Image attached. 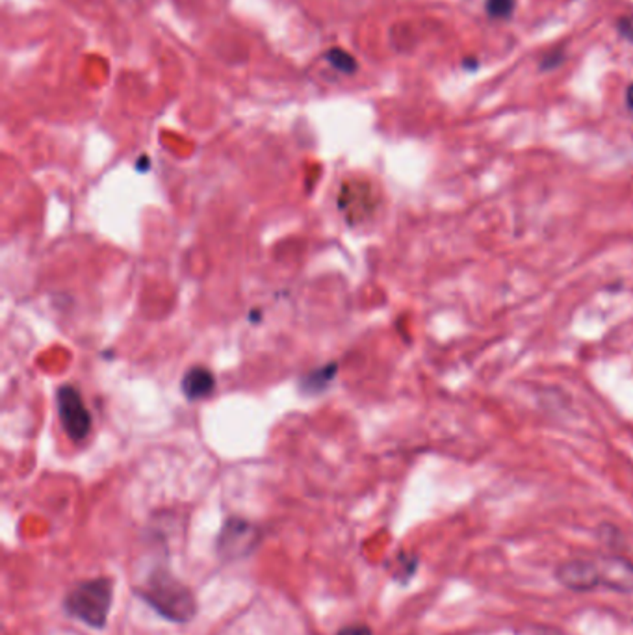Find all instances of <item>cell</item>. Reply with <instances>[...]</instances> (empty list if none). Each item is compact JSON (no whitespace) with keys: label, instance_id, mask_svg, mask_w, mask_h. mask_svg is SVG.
I'll return each instance as SVG.
<instances>
[{"label":"cell","instance_id":"6da1fadb","mask_svg":"<svg viewBox=\"0 0 633 635\" xmlns=\"http://www.w3.org/2000/svg\"><path fill=\"white\" fill-rule=\"evenodd\" d=\"M136 595L170 622L186 624L197 615V600L193 591L168 568L152 570L143 581V586L136 588Z\"/></svg>","mask_w":633,"mask_h":635},{"label":"cell","instance_id":"7a4b0ae2","mask_svg":"<svg viewBox=\"0 0 633 635\" xmlns=\"http://www.w3.org/2000/svg\"><path fill=\"white\" fill-rule=\"evenodd\" d=\"M112 604L114 579L104 576L78 581L64 599L66 613L93 630H102L107 626Z\"/></svg>","mask_w":633,"mask_h":635},{"label":"cell","instance_id":"3957f363","mask_svg":"<svg viewBox=\"0 0 633 635\" xmlns=\"http://www.w3.org/2000/svg\"><path fill=\"white\" fill-rule=\"evenodd\" d=\"M260 543V532L258 527L244 518H229L216 541V552L223 561H236L244 559Z\"/></svg>","mask_w":633,"mask_h":635},{"label":"cell","instance_id":"277c9868","mask_svg":"<svg viewBox=\"0 0 633 635\" xmlns=\"http://www.w3.org/2000/svg\"><path fill=\"white\" fill-rule=\"evenodd\" d=\"M58 401V416L62 428L71 441H84L91 432V414L82 400L78 389L71 385H64L57 392Z\"/></svg>","mask_w":633,"mask_h":635},{"label":"cell","instance_id":"5b68a950","mask_svg":"<svg viewBox=\"0 0 633 635\" xmlns=\"http://www.w3.org/2000/svg\"><path fill=\"white\" fill-rule=\"evenodd\" d=\"M555 579L574 593H591L600 588V574L595 559H568L557 565Z\"/></svg>","mask_w":633,"mask_h":635},{"label":"cell","instance_id":"8992f818","mask_svg":"<svg viewBox=\"0 0 633 635\" xmlns=\"http://www.w3.org/2000/svg\"><path fill=\"white\" fill-rule=\"evenodd\" d=\"M600 574V588L620 595H633V563L617 554L598 556L595 559Z\"/></svg>","mask_w":633,"mask_h":635},{"label":"cell","instance_id":"52a82bcc","mask_svg":"<svg viewBox=\"0 0 633 635\" xmlns=\"http://www.w3.org/2000/svg\"><path fill=\"white\" fill-rule=\"evenodd\" d=\"M216 389V378L204 366H193L182 378V392L188 400H202Z\"/></svg>","mask_w":633,"mask_h":635},{"label":"cell","instance_id":"ba28073f","mask_svg":"<svg viewBox=\"0 0 633 635\" xmlns=\"http://www.w3.org/2000/svg\"><path fill=\"white\" fill-rule=\"evenodd\" d=\"M326 60H327L335 69H338V71H342V73H346V75L355 73L357 68H358L357 62H355V58H353L351 55H348V52L342 50V48H331V50L327 52V55H326Z\"/></svg>","mask_w":633,"mask_h":635},{"label":"cell","instance_id":"9c48e42d","mask_svg":"<svg viewBox=\"0 0 633 635\" xmlns=\"http://www.w3.org/2000/svg\"><path fill=\"white\" fill-rule=\"evenodd\" d=\"M335 372H337V366H335V364L318 370V372L310 374V376L305 380V381H306V387H305V389H306V390H320V389H324V387L333 380Z\"/></svg>","mask_w":633,"mask_h":635},{"label":"cell","instance_id":"30bf717a","mask_svg":"<svg viewBox=\"0 0 633 635\" xmlns=\"http://www.w3.org/2000/svg\"><path fill=\"white\" fill-rule=\"evenodd\" d=\"M514 10V0H487V14L494 19H507Z\"/></svg>","mask_w":633,"mask_h":635},{"label":"cell","instance_id":"8fae6325","mask_svg":"<svg viewBox=\"0 0 633 635\" xmlns=\"http://www.w3.org/2000/svg\"><path fill=\"white\" fill-rule=\"evenodd\" d=\"M617 28H618V32H620L626 39L633 41V16L620 17L618 23H617Z\"/></svg>","mask_w":633,"mask_h":635},{"label":"cell","instance_id":"7c38bea8","mask_svg":"<svg viewBox=\"0 0 633 635\" xmlns=\"http://www.w3.org/2000/svg\"><path fill=\"white\" fill-rule=\"evenodd\" d=\"M337 635H374V633L366 624H351V626H344Z\"/></svg>","mask_w":633,"mask_h":635},{"label":"cell","instance_id":"4fadbf2b","mask_svg":"<svg viewBox=\"0 0 633 635\" xmlns=\"http://www.w3.org/2000/svg\"><path fill=\"white\" fill-rule=\"evenodd\" d=\"M563 62V52L561 50H552L550 52V55H546L545 58H543V64H541V68L543 69H554L555 66H559Z\"/></svg>","mask_w":633,"mask_h":635},{"label":"cell","instance_id":"5bb4252c","mask_svg":"<svg viewBox=\"0 0 633 635\" xmlns=\"http://www.w3.org/2000/svg\"><path fill=\"white\" fill-rule=\"evenodd\" d=\"M626 102H628V110L633 114V84L626 91Z\"/></svg>","mask_w":633,"mask_h":635}]
</instances>
